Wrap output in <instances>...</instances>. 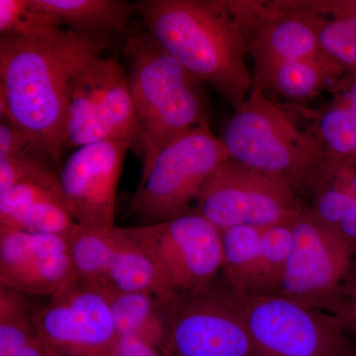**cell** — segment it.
I'll return each instance as SVG.
<instances>
[{
	"label": "cell",
	"mask_w": 356,
	"mask_h": 356,
	"mask_svg": "<svg viewBox=\"0 0 356 356\" xmlns=\"http://www.w3.org/2000/svg\"><path fill=\"white\" fill-rule=\"evenodd\" d=\"M109 37L69 29L27 39L0 38V115L38 140L60 166L70 84Z\"/></svg>",
	"instance_id": "6da1fadb"
},
{
	"label": "cell",
	"mask_w": 356,
	"mask_h": 356,
	"mask_svg": "<svg viewBox=\"0 0 356 356\" xmlns=\"http://www.w3.org/2000/svg\"><path fill=\"white\" fill-rule=\"evenodd\" d=\"M136 13L146 31L234 108L252 86L248 51L227 0H142Z\"/></svg>",
	"instance_id": "7a4b0ae2"
},
{
	"label": "cell",
	"mask_w": 356,
	"mask_h": 356,
	"mask_svg": "<svg viewBox=\"0 0 356 356\" xmlns=\"http://www.w3.org/2000/svg\"><path fill=\"white\" fill-rule=\"evenodd\" d=\"M129 86L137 115L143 172L178 136L210 127L204 84L145 31L127 36L124 47Z\"/></svg>",
	"instance_id": "3957f363"
},
{
	"label": "cell",
	"mask_w": 356,
	"mask_h": 356,
	"mask_svg": "<svg viewBox=\"0 0 356 356\" xmlns=\"http://www.w3.org/2000/svg\"><path fill=\"white\" fill-rule=\"evenodd\" d=\"M294 107H283L259 89L227 122L221 140L232 161L285 180L302 191L325 156L322 142Z\"/></svg>",
	"instance_id": "277c9868"
},
{
	"label": "cell",
	"mask_w": 356,
	"mask_h": 356,
	"mask_svg": "<svg viewBox=\"0 0 356 356\" xmlns=\"http://www.w3.org/2000/svg\"><path fill=\"white\" fill-rule=\"evenodd\" d=\"M228 152L210 127L178 136L156 154L142 178L129 215L142 225L156 224L194 212L206 182Z\"/></svg>",
	"instance_id": "5b68a950"
},
{
	"label": "cell",
	"mask_w": 356,
	"mask_h": 356,
	"mask_svg": "<svg viewBox=\"0 0 356 356\" xmlns=\"http://www.w3.org/2000/svg\"><path fill=\"white\" fill-rule=\"evenodd\" d=\"M125 140L140 149L127 70L117 58H91L70 84L65 147Z\"/></svg>",
	"instance_id": "8992f818"
},
{
	"label": "cell",
	"mask_w": 356,
	"mask_h": 356,
	"mask_svg": "<svg viewBox=\"0 0 356 356\" xmlns=\"http://www.w3.org/2000/svg\"><path fill=\"white\" fill-rule=\"evenodd\" d=\"M238 297L257 356L356 355L332 314L280 295Z\"/></svg>",
	"instance_id": "52a82bcc"
},
{
	"label": "cell",
	"mask_w": 356,
	"mask_h": 356,
	"mask_svg": "<svg viewBox=\"0 0 356 356\" xmlns=\"http://www.w3.org/2000/svg\"><path fill=\"white\" fill-rule=\"evenodd\" d=\"M303 206L298 192L285 180L229 159L206 182L194 212L222 232L288 224Z\"/></svg>",
	"instance_id": "ba28073f"
},
{
	"label": "cell",
	"mask_w": 356,
	"mask_h": 356,
	"mask_svg": "<svg viewBox=\"0 0 356 356\" xmlns=\"http://www.w3.org/2000/svg\"><path fill=\"white\" fill-rule=\"evenodd\" d=\"M168 318V356H257L238 295L220 275L175 295Z\"/></svg>",
	"instance_id": "9c48e42d"
},
{
	"label": "cell",
	"mask_w": 356,
	"mask_h": 356,
	"mask_svg": "<svg viewBox=\"0 0 356 356\" xmlns=\"http://www.w3.org/2000/svg\"><path fill=\"white\" fill-rule=\"evenodd\" d=\"M123 229L151 257L170 292L207 286L221 273V232L197 213Z\"/></svg>",
	"instance_id": "30bf717a"
},
{
	"label": "cell",
	"mask_w": 356,
	"mask_h": 356,
	"mask_svg": "<svg viewBox=\"0 0 356 356\" xmlns=\"http://www.w3.org/2000/svg\"><path fill=\"white\" fill-rule=\"evenodd\" d=\"M355 252L304 205L292 222V243L278 295L332 313Z\"/></svg>",
	"instance_id": "8fae6325"
},
{
	"label": "cell",
	"mask_w": 356,
	"mask_h": 356,
	"mask_svg": "<svg viewBox=\"0 0 356 356\" xmlns=\"http://www.w3.org/2000/svg\"><path fill=\"white\" fill-rule=\"evenodd\" d=\"M227 6L254 65L330 60L321 49L312 0H227Z\"/></svg>",
	"instance_id": "7c38bea8"
},
{
	"label": "cell",
	"mask_w": 356,
	"mask_h": 356,
	"mask_svg": "<svg viewBox=\"0 0 356 356\" xmlns=\"http://www.w3.org/2000/svg\"><path fill=\"white\" fill-rule=\"evenodd\" d=\"M36 325L54 356H108L117 336L105 290L77 277L37 309Z\"/></svg>",
	"instance_id": "4fadbf2b"
},
{
	"label": "cell",
	"mask_w": 356,
	"mask_h": 356,
	"mask_svg": "<svg viewBox=\"0 0 356 356\" xmlns=\"http://www.w3.org/2000/svg\"><path fill=\"white\" fill-rule=\"evenodd\" d=\"M131 143L104 140L77 147L60 168L65 202L79 226L109 231L115 227L117 189Z\"/></svg>",
	"instance_id": "5bb4252c"
},
{
	"label": "cell",
	"mask_w": 356,
	"mask_h": 356,
	"mask_svg": "<svg viewBox=\"0 0 356 356\" xmlns=\"http://www.w3.org/2000/svg\"><path fill=\"white\" fill-rule=\"evenodd\" d=\"M292 222L267 228L236 227L221 232L220 276L236 294L278 295L291 250Z\"/></svg>",
	"instance_id": "9a60e30c"
},
{
	"label": "cell",
	"mask_w": 356,
	"mask_h": 356,
	"mask_svg": "<svg viewBox=\"0 0 356 356\" xmlns=\"http://www.w3.org/2000/svg\"><path fill=\"white\" fill-rule=\"evenodd\" d=\"M67 236L0 225V284L28 296H48L76 278Z\"/></svg>",
	"instance_id": "2e32d148"
},
{
	"label": "cell",
	"mask_w": 356,
	"mask_h": 356,
	"mask_svg": "<svg viewBox=\"0 0 356 356\" xmlns=\"http://www.w3.org/2000/svg\"><path fill=\"white\" fill-rule=\"evenodd\" d=\"M0 225L67 236L76 226L65 205L60 175L28 180L0 194Z\"/></svg>",
	"instance_id": "e0dca14e"
},
{
	"label": "cell",
	"mask_w": 356,
	"mask_h": 356,
	"mask_svg": "<svg viewBox=\"0 0 356 356\" xmlns=\"http://www.w3.org/2000/svg\"><path fill=\"white\" fill-rule=\"evenodd\" d=\"M305 205L356 254V159L325 156L302 189Z\"/></svg>",
	"instance_id": "ac0fdd59"
},
{
	"label": "cell",
	"mask_w": 356,
	"mask_h": 356,
	"mask_svg": "<svg viewBox=\"0 0 356 356\" xmlns=\"http://www.w3.org/2000/svg\"><path fill=\"white\" fill-rule=\"evenodd\" d=\"M332 100L316 109L294 106L325 147V156L356 159V72L329 88Z\"/></svg>",
	"instance_id": "d6986e66"
},
{
	"label": "cell",
	"mask_w": 356,
	"mask_h": 356,
	"mask_svg": "<svg viewBox=\"0 0 356 356\" xmlns=\"http://www.w3.org/2000/svg\"><path fill=\"white\" fill-rule=\"evenodd\" d=\"M346 70L330 60H297L254 65L252 88L305 102L331 88Z\"/></svg>",
	"instance_id": "ffe728a7"
},
{
	"label": "cell",
	"mask_w": 356,
	"mask_h": 356,
	"mask_svg": "<svg viewBox=\"0 0 356 356\" xmlns=\"http://www.w3.org/2000/svg\"><path fill=\"white\" fill-rule=\"evenodd\" d=\"M56 27L90 37L131 33L135 3L123 0H36Z\"/></svg>",
	"instance_id": "44dd1931"
},
{
	"label": "cell",
	"mask_w": 356,
	"mask_h": 356,
	"mask_svg": "<svg viewBox=\"0 0 356 356\" xmlns=\"http://www.w3.org/2000/svg\"><path fill=\"white\" fill-rule=\"evenodd\" d=\"M318 17V41L334 64L356 72V0H312Z\"/></svg>",
	"instance_id": "7402d4cb"
},
{
	"label": "cell",
	"mask_w": 356,
	"mask_h": 356,
	"mask_svg": "<svg viewBox=\"0 0 356 356\" xmlns=\"http://www.w3.org/2000/svg\"><path fill=\"white\" fill-rule=\"evenodd\" d=\"M116 234L117 245L110 266L107 290L149 292L159 297L177 295L166 289L151 257L126 235L124 229L116 227Z\"/></svg>",
	"instance_id": "603a6c76"
},
{
	"label": "cell",
	"mask_w": 356,
	"mask_h": 356,
	"mask_svg": "<svg viewBox=\"0 0 356 356\" xmlns=\"http://www.w3.org/2000/svg\"><path fill=\"white\" fill-rule=\"evenodd\" d=\"M67 243L76 277L108 289L110 266L117 245L116 227L97 231L76 225L67 236Z\"/></svg>",
	"instance_id": "cb8c5ba5"
},
{
	"label": "cell",
	"mask_w": 356,
	"mask_h": 356,
	"mask_svg": "<svg viewBox=\"0 0 356 356\" xmlns=\"http://www.w3.org/2000/svg\"><path fill=\"white\" fill-rule=\"evenodd\" d=\"M36 311L28 295L0 284V355L39 337Z\"/></svg>",
	"instance_id": "d4e9b609"
},
{
	"label": "cell",
	"mask_w": 356,
	"mask_h": 356,
	"mask_svg": "<svg viewBox=\"0 0 356 356\" xmlns=\"http://www.w3.org/2000/svg\"><path fill=\"white\" fill-rule=\"evenodd\" d=\"M110 310L117 334H137L159 310L166 299L149 292L107 290Z\"/></svg>",
	"instance_id": "484cf974"
},
{
	"label": "cell",
	"mask_w": 356,
	"mask_h": 356,
	"mask_svg": "<svg viewBox=\"0 0 356 356\" xmlns=\"http://www.w3.org/2000/svg\"><path fill=\"white\" fill-rule=\"evenodd\" d=\"M60 29L36 0H0V38H32Z\"/></svg>",
	"instance_id": "4316f807"
},
{
	"label": "cell",
	"mask_w": 356,
	"mask_h": 356,
	"mask_svg": "<svg viewBox=\"0 0 356 356\" xmlns=\"http://www.w3.org/2000/svg\"><path fill=\"white\" fill-rule=\"evenodd\" d=\"M331 314L356 346V254Z\"/></svg>",
	"instance_id": "83f0119b"
},
{
	"label": "cell",
	"mask_w": 356,
	"mask_h": 356,
	"mask_svg": "<svg viewBox=\"0 0 356 356\" xmlns=\"http://www.w3.org/2000/svg\"><path fill=\"white\" fill-rule=\"evenodd\" d=\"M108 356H165L159 348L138 334H117Z\"/></svg>",
	"instance_id": "f1b7e54d"
},
{
	"label": "cell",
	"mask_w": 356,
	"mask_h": 356,
	"mask_svg": "<svg viewBox=\"0 0 356 356\" xmlns=\"http://www.w3.org/2000/svg\"><path fill=\"white\" fill-rule=\"evenodd\" d=\"M0 356H54L43 341L37 337L29 343L18 346Z\"/></svg>",
	"instance_id": "f546056e"
},
{
	"label": "cell",
	"mask_w": 356,
	"mask_h": 356,
	"mask_svg": "<svg viewBox=\"0 0 356 356\" xmlns=\"http://www.w3.org/2000/svg\"><path fill=\"white\" fill-rule=\"evenodd\" d=\"M356 356V355H355Z\"/></svg>",
	"instance_id": "4dcf8cb0"
}]
</instances>
